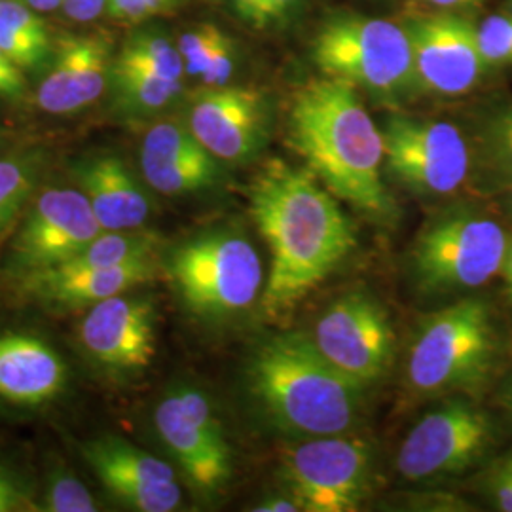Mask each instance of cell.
Wrapping results in <instances>:
<instances>
[{"label":"cell","mask_w":512,"mask_h":512,"mask_svg":"<svg viewBox=\"0 0 512 512\" xmlns=\"http://www.w3.org/2000/svg\"><path fill=\"white\" fill-rule=\"evenodd\" d=\"M112 67L154 74L169 80H184L186 76L177 44L154 29H143L129 35L120 52L114 55Z\"/></svg>","instance_id":"obj_25"},{"label":"cell","mask_w":512,"mask_h":512,"mask_svg":"<svg viewBox=\"0 0 512 512\" xmlns=\"http://www.w3.org/2000/svg\"><path fill=\"white\" fill-rule=\"evenodd\" d=\"M141 171L148 186L165 196L200 192L219 183L222 169L188 126L160 122L148 129L141 147Z\"/></svg>","instance_id":"obj_19"},{"label":"cell","mask_w":512,"mask_h":512,"mask_svg":"<svg viewBox=\"0 0 512 512\" xmlns=\"http://www.w3.org/2000/svg\"><path fill=\"white\" fill-rule=\"evenodd\" d=\"M311 338L332 365L363 387L384 374L393 353L389 317L380 302L363 293L336 300Z\"/></svg>","instance_id":"obj_13"},{"label":"cell","mask_w":512,"mask_h":512,"mask_svg":"<svg viewBox=\"0 0 512 512\" xmlns=\"http://www.w3.org/2000/svg\"><path fill=\"white\" fill-rule=\"evenodd\" d=\"M112 50L114 40L103 31L57 38L35 93L38 109L59 116L90 107L109 88Z\"/></svg>","instance_id":"obj_18"},{"label":"cell","mask_w":512,"mask_h":512,"mask_svg":"<svg viewBox=\"0 0 512 512\" xmlns=\"http://www.w3.org/2000/svg\"><path fill=\"white\" fill-rule=\"evenodd\" d=\"M160 439L188 482L205 495L220 492L232 476V452L211 404L194 387H175L158 404Z\"/></svg>","instance_id":"obj_11"},{"label":"cell","mask_w":512,"mask_h":512,"mask_svg":"<svg viewBox=\"0 0 512 512\" xmlns=\"http://www.w3.org/2000/svg\"><path fill=\"white\" fill-rule=\"evenodd\" d=\"M478 46L490 69L512 65V16L495 14L478 25Z\"/></svg>","instance_id":"obj_30"},{"label":"cell","mask_w":512,"mask_h":512,"mask_svg":"<svg viewBox=\"0 0 512 512\" xmlns=\"http://www.w3.org/2000/svg\"><path fill=\"white\" fill-rule=\"evenodd\" d=\"M177 48L188 76L202 80L203 86H226L236 74L239 46L215 23H198L186 29Z\"/></svg>","instance_id":"obj_23"},{"label":"cell","mask_w":512,"mask_h":512,"mask_svg":"<svg viewBox=\"0 0 512 512\" xmlns=\"http://www.w3.org/2000/svg\"><path fill=\"white\" fill-rule=\"evenodd\" d=\"M410 38L418 95L459 97L490 71L478 46V25L454 12H414L403 23Z\"/></svg>","instance_id":"obj_10"},{"label":"cell","mask_w":512,"mask_h":512,"mask_svg":"<svg viewBox=\"0 0 512 512\" xmlns=\"http://www.w3.org/2000/svg\"><path fill=\"white\" fill-rule=\"evenodd\" d=\"M249 376L256 399L291 433L342 435L359 420L365 387L332 365L310 336H274L256 351Z\"/></svg>","instance_id":"obj_3"},{"label":"cell","mask_w":512,"mask_h":512,"mask_svg":"<svg viewBox=\"0 0 512 512\" xmlns=\"http://www.w3.org/2000/svg\"><path fill=\"white\" fill-rule=\"evenodd\" d=\"M385 171L421 196L458 192L471 169L461 129L444 120L391 114L384 129Z\"/></svg>","instance_id":"obj_8"},{"label":"cell","mask_w":512,"mask_h":512,"mask_svg":"<svg viewBox=\"0 0 512 512\" xmlns=\"http://www.w3.org/2000/svg\"><path fill=\"white\" fill-rule=\"evenodd\" d=\"M490 141L495 160L512 171V109L495 120Z\"/></svg>","instance_id":"obj_34"},{"label":"cell","mask_w":512,"mask_h":512,"mask_svg":"<svg viewBox=\"0 0 512 512\" xmlns=\"http://www.w3.org/2000/svg\"><path fill=\"white\" fill-rule=\"evenodd\" d=\"M287 143L336 200L374 219L393 217L395 203L382 177L384 135L355 86L319 76L296 88Z\"/></svg>","instance_id":"obj_2"},{"label":"cell","mask_w":512,"mask_h":512,"mask_svg":"<svg viewBox=\"0 0 512 512\" xmlns=\"http://www.w3.org/2000/svg\"><path fill=\"white\" fill-rule=\"evenodd\" d=\"M310 2L311 0H251L249 8L239 21L258 33L283 31L306 12Z\"/></svg>","instance_id":"obj_29"},{"label":"cell","mask_w":512,"mask_h":512,"mask_svg":"<svg viewBox=\"0 0 512 512\" xmlns=\"http://www.w3.org/2000/svg\"><path fill=\"white\" fill-rule=\"evenodd\" d=\"M74 175L105 232L139 230L147 222V192L120 158L93 156L74 165Z\"/></svg>","instance_id":"obj_22"},{"label":"cell","mask_w":512,"mask_h":512,"mask_svg":"<svg viewBox=\"0 0 512 512\" xmlns=\"http://www.w3.org/2000/svg\"><path fill=\"white\" fill-rule=\"evenodd\" d=\"M490 494L499 511L512 512V456L497 465L490 480Z\"/></svg>","instance_id":"obj_35"},{"label":"cell","mask_w":512,"mask_h":512,"mask_svg":"<svg viewBox=\"0 0 512 512\" xmlns=\"http://www.w3.org/2000/svg\"><path fill=\"white\" fill-rule=\"evenodd\" d=\"M169 270L188 310L207 319L249 310L264 283L255 245L232 232L184 243L171 256Z\"/></svg>","instance_id":"obj_6"},{"label":"cell","mask_w":512,"mask_h":512,"mask_svg":"<svg viewBox=\"0 0 512 512\" xmlns=\"http://www.w3.org/2000/svg\"><path fill=\"white\" fill-rule=\"evenodd\" d=\"M23 2L37 12H52L55 8L63 6V0H23Z\"/></svg>","instance_id":"obj_42"},{"label":"cell","mask_w":512,"mask_h":512,"mask_svg":"<svg viewBox=\"0 0 512 512\" xmlns=\"http://www.w3.org/2000/svg\"><path fill=\"white\" fill-rule=\"evenodd\" d=\"M0 21L40 46L54 48L48 25L38 18L37 10L27 6L23 0H0Z\"/></svg>","instance_id":"obj_31"},{"label":"cell","mask_w":512,"mask_h":512,"mask_svg":"<svg viewBox=\"0 0 512 512\" xmlns=\"http://www.w3.org/2000/svg\"><path fill=\"white\" fill-rule=\"evenodd\" d=\"M186 0H107L110 18L126 23H141L145 19L162 16L183 6Z\"/></svg>","instance_id":"obj_33"},{"label":"cell","mask_w":512,"mask_h":512,"mask_svg":"<svg viewBox=\"0 0 512 512\" xmlns=\"http://www.w3.org/2000/svg\"><path fill=\"white\" fill-rule=\"evenodd\" d=\"M283 476L300 511L353 512L370 488L372 454L361 440L311 437L285 454Z\"/></svg>","instance_id":"obj_9"},{"label":"cell","mask_w":512,"mask_h":512,"mask_svg":"<svg viewBox=\"0 0 512 512\" xmlns=\"http://www.w3.org/2000/svg\"><path fill=\"white\" fill-rule=\"evenodd\" d=\"M40 509L46 512L99 511L97 501L92 492L86 488V484L61 469H57L50 475Z\"/></svg>","instance_id":"obj_28"},{"label":"cell","mask_w":512,"mask_h":512,"mask_svg":"<svg viewBox=\"0 0 512 512\" xmlns=\"http://www.w3.org/2000/svg\"><path fill=\"white\" fill-rule=\"evenodd\" d=\"M478 2L480 0H412L410 6L414 12H454Z\"/></svg>","instance_id":"obj_39"},{"label":"cell","mask_w":512,"mask_h":512,"mask_svg":"<svg viewBox=\"0 0 512 512\" xmlns=\"http://www.w3.org/2000/svg\"><path fill=\"white\" fill-rule=\"evenodd\" d=\"M80 323V344L101 366L143 370L156 355V311L147 298L112 296L90 306Z\"/></svg>","instance_id":"obj_17"},{"label":"cell","mask_w":512,"mask_h":512,"mask_svg":"<svg viewBox=\"0 0 512 512\" xmlns=\"http://www.w3.org/2000/svg\"><path fill=\"white\" fill-rule=\"evenodd\" d=\"M501 274H503L505 285H507V294H509V298L512 300V238L509 239V247H507V253H505Z\"/></svg>","instance_id":"obj_41"},{"label":"cell","mask_w":512,"mask_h":512,"mask_svg":"<svg viewBox=\"0 0 512 512\" xmlns=\"http://www.w3.org/2000/svg\"><path fill=\"white\" fill-rule=\"evenodd\" d=\"M268 95L249 86H205L190 103L186 126L220 162L253 160L270 137Z\"/></svg>","instance_id":"obj_14"},{"label":"cell","mask_w":512,"mask_h":512,"mask_svg":"<svg viewBox=\"0 0 512 512\" xmlns=\"http://www.w3.org/2000/svg\"><path fill=\"white\" fill-rule=\"evenodd\" d=\"M37 179L38 167L29 158L0 160V232L23 209Z\"/></svg>","instance_id":"obj_27"},{"label":"cell","mask_w":512,"mask_h":512,"mask_svg":"<svg viewBox=\"0 0 512 512\" xmlns=\"http://www.w3.org/2000/svg\"><path fill=\"white\" fill-rule=\"evenodd\" d=\"M505 404H507V408H509V412H511L512 416V385L511 389H509V393H507V397H505Z\"/></svg>","instance_id":"obj_43"},{"label":"cell","mask_w":512,"mask_h":512,"mask_svg":"<svg viewBox=\"0 0 512 512\" xmlns=\"http://www.w3.org/2000/svg\"><path fill=\"white\" fill-rule=\"evenodd\" d=\"M253 511L256 512H296L300 511L298 503L294 499H283V497H270L262 503H258Z\"/></svg>","instance_id":"obj_40"},{"label":"cell","mask_w":512,"mask_h":512,"mask_svg":"<svg viewBox=\"0 0 512 512\" xmlns=\"http://www.w3.org/2000/svg\"><path fill=\"white\" fill-rule=\"evenodd\" d=\"M103 232L82 190L50 188L38 196L14 241V266L23 274L73 260Z\"/></svg>","instance_id":"obj_15"},{"label":"cell","mask_w":512,"mask_h":512,"mask_svg":"<svg viewBox=\"0 0 512 512\" xmlns=\"http://www.w3.org/2000/svg\"><path fill=\"white\" fill-rule=\"evenodd\" d=\"M249 211L270 251L260 298L268 315L294 310L357 245L342 207L308 167L268 160L249 184Z\"/></svg>","instance_id":"obj_1"},{"label":"cell","mask_w":512,"mask_h":512,"mask_svg":"<svg viewBox=\"0 0 512 512\" xmlns=\"http://www.w3.org/2000/svg\"><path fill=\"white\" fill-rule=\"evenodd\" d=\"M511 196H512V188H511Z\"/></svg>","instance_id":"obj_44"},{"label":"cell","mask_w":512,"mask_h":512,"mask_svg":"<svg viewBox=\"0 0 512 512\" xmlns=\"http://www.w3.org/2000/svg\"><path fill=\"white\" fill-rule=\"evenodd\" d=\"M497 351L486 302L465 298L423 321L410 349L406 376L420 393H448L484 380Z\"/></svg>","instance_id":"obj_5"},{"label":"cell","mask_w":512,"mask_h":512,"mask_svg":"<svg viewBox=\"0 0 512 512\" xmlns=\"http://www.w3.org/2000/svg\"><path fill=\"white\" fill-rule=\"evenodd\" d=\"M494 425L467 403H448L423 416L404 439L397 467L406 480L456 475L490 448Z\"/></svg>","instance_id":"obj_12"},{"label":"cell","mask_w":512,"mask_h":512,"mask_svg":"<svg viewBox=\"0 0 512 512\" xmlns=\"http://www.w3.org/2000/svg\"><path fill=\"white\" fill-rule=\"evenodd\" d=\"M67 365L50 344L31 334H0V399L40 406L63 393Z\"/></svg>","instance_id":"obj_21"},{"label":"cell","mask_w":512,"mask_h":512,"mask_svg":"<svg viewBox=\"0 0 512 512\" xmlns=\"http://www.w3.org/2000/svg\"><path fill=\"white\" fill-rule=\"evenodd\" d=\"M319 73L349 82L376 103L399 107L418 95L414 57L403 23L332 12L310 42Z\"/></svg>","instance_id":"obj_4"},{"label":"cell","mask_w":512,"mask_h":512,"mask_svg":"<svg viewBox=\"0 0 512 512\" xmlns=\"http://www.w3.org/2000/svg\"><path fill=\"white\" fill-rule=\"evenodd\" d=\"M154 275V258L112 268L59 264L23 275V289L42 302L78 308L93 306L112 296L133 291L135 287L152 281Z\"/></svg>","instance_id":"obj_20"},{"label":"cell","mask_w":512,"mask_h":512,"mask_svg":"<svg viewBox=\"0 0 512 512\" xmlns=\"http://www.w3.org/2000/svg\"><path fill=\"white\" fill-rule=\"evenodd\" d=\"M63 8L76 23H90L107 10V0H63Z\"/></svg>","instance_id":"obj_38"},{"label":"cell","mask_w":512,"mask_h":512,"mask_svg":"<svg viewBox=\"0 0 512 512\" xmlns=\"http://www.w3.org/2000/svg\"><path fill=\"white\" fill-rule=\"evenodd\" d=\"M109 88L116 109L128 114H154L183 95L184 80L110 67Z\"/></svg>","instance_id":"obj_24"},{"label":"cell","mask_w":512,"mask_h":512,"mask_svg":"<svg viewBox=\"0 0 512 512\" xmlns=\"http://www.w3.org/2000/svg\"><path fill=\"white\" fill-rule=\"evenodd\" d=\"M82 456L118 501L139 512L177 511L183 492L175 471L120 437H99L82 446Z\"/></svg>","instance_id":"obj_16"},{"label":"cell","mask_w":512,"mask_h":512,"mask_svg":"<svg viewBox=\"0 0 512 512\" xmlns=\"http://www.w3.org/2000/svg\"><path fill=\"white\" fill-rule=\"evenodd\" d=\"M509 238L495 220L454 213L433 220L414 245L412 270L425 294L476 289L501 274Z\"/></svg>","instance_id":"obj_7"},{"label":"cell","mask_w":512,"mask_h":512,"mask_svg":"<svg viewBox=\"0 0 512 512\" xmlns=\"http://www.w3.org/2000/svg\"><path fill=\"white\" fill-rule=\"evenodd\" d=\"M158 249V238L148 232L135 230H114L101 232L92 243L73 260L65 262L71 266H97V268H112L131 264L137 260L154 258Z\"/></svg>","instance_id":"obj_26"},{"label":"cell","mask_w":512,"mask_h":512,"mask_svg":"<svg viewBox=\"0 0 512 512\" xmlns=\"http://www.w3.org/2000/svg\"><path fill=\"white\" fill-rule=\"evenodd\" d=\"M27 503L16 478L0 467V512L21 511Z\"/></svg>","instance_id":"obj_37"},{"label":"cell","mask_w":512,"mask_h":512,"mask_svg":"<svg viewBox=\"0 0 512 512\" xmlns=\"http://www.w3.org/2000/svg\"><path fill=\"white\" fill-rule=\"evenodd\" d=\"M25 92L23 69L0 50V95L8 99H19Z\"/></svg>","instance_id":"obj_36"},{"label":"cell","mask_w":512,"mask_h":512,"mask_svg":"<svg viewBox=\"0 0 512 512\" xmlns=\"http://www.w3.org/2000/svg\"><path fill=\"white\" fill-rule=\"evenodd\" d=\"M0 50L21 69H37L44 59L52 55V48L40 46L4 21H0Z\"/></svg>","instance_id":"obj_32"}]
</instances>
